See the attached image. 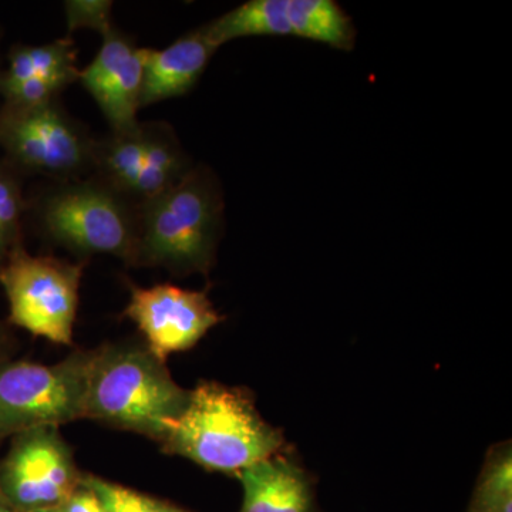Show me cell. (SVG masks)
Here are the masks:
<instances>
[{"label":"cell","instance_id":"4","mask_svg":"<svg viewBox=\"0 0 512 512\" xmlns=\"http://www.w3.org/2000/svg\"><path fill=\"white\" fill-rule=\"evenodd\" d=\"M92 352L56 365H0V440L37 427H59L84 419L87 369Z\"/></svg>","mask_w":512,"mask_h":512},{"label":"cell","instance_id":"9","mask_svg":"<svg viewBox=\"0 0 512 512\" xmlns=\"http://www.w3.org/2000/svg\"><path fill=\"white\" fill-rule=\"evenodd\" d=\"M82 481L56 427L15 434L0 460V490L19 512L56 507L72 497Z\"/></svg>","mask_w":512,"mask_h":512},{"label":"cell","instance_id":"7","mask_svg":"<svg viewBox=\"0 0 512 512\" xmlns=\"http://www.w3.org/2000/svg\"><path fill=\"white\" fill-rule=\"evenodd\" d=\"M94 141L56 100L0 109V147L16 171L73 177L93 165Z\"/></svg>","mask_w":512,"mask_h":512},{"label":"cell","instance_id":"17","mask_svg":"<svg viewBox=\"0 0 512 512\" xmlns=\"http://www.w3.org/2000/svg\"><path fill=\"white\" fill-rule=\"evenodd\" d=\"M468 512H512L510 447L495 451L485 464Z\"/></svg>","mask_w":512,"mask_h":512},{"label":"cell","instance_id":"20","mask_svg":"<svg viewBox=\"0 0 512 512\" xmlns=\"http://www.w3.org/2000/svg\"><path fill=\"white\" fill-rule=\"evenodd\" d=\"M111 9L113 2L110 0H67L64 2V12L69 33L79 29H92L101 36L109 35L114 29Z\"/></svg>","mask_w":512,"mask_h":512},{"label":"cell","instance_id":"24","mask_svg":"<svg viewBox=\"0 0 512 512\" xmlns=\"http://www.w3.org/2000/svg\"><path fill=\"white\" fill-rule=\"evenodd\" d=\"M23 512H60V511L57 510V507H52V508H42V510H32V511H23Z\"/></svg>","mask_w":512,"mask_h":512},{"label":"cell","instance_id":"18","mask_svg":"<svg viewBox=\"0 0 512 512\" xmlns=\"http://www.w3.org/2000/svg\"><path fill=\"white\" fill-rule=\"evenodd\" d=\"M25 212L19 173L0 161V265L16 248L22 247V218Z\"/></svg>","mask_w":512,"mask_h":512},{"label":"cell","instance_id":"12","mask_svg":"<svg viewBox=\"0 0 512 512\" xmlns=\"http://www.w3.org/2000/svg\"><path fill=\"white\" fill-rule=\"evenodd\" d=\"M218 49L202 28L192 30L163 50L148 49L140 109L190 93Z\"/></svg>","mask_w":512,"mask_h":512},{"label":"cell","instance_id":"15","mask_svg":"<svg viewBox=\"0 0 512 512\" xmlns=\"http://www.w3.org/2000/svg\"><path fill=\"white\" fill-rule=\"evenodd\" d=\"M77 49L70 37L42 46L12 47L8 66L0 70V92L29 79H79L76 67Z\"/></svg>","mask_w":512,"mask_h":512},{"label":"cell","instance_id":"23","mask_svg":"<svg viewBox=\"0 0 512 512\" xmlns=\"http://www.w3.org/2000/svg\"><path fill=\"white\" fill-rule=\"evenodd\" d=\"M0 512H18L15 508L12 507V504L6 500L5 495H3L2 490H0Z\"/></svg>","mask_w":512,"mask_h":512},{"label":"cell","instance_id":"5","mask_svg":"<svg viewBox=\"0 0 512 512\" xmlns=\"http://www.w3.org/2000/svg\"><path fill=\"white\" fill-rule=\"evenodd\" d=\"M82 268L16 248L0 265V285L8 298L10 322L50 342L70 345Z\"/></svg>","mask_w":512,"mask_h":512},{"label":"cell","instance_id":"14","mask_svg":"<svg viewBox=\"0 0 512 512\" xmlns=\"http://www.w3.org/2000/svg\"><path fill=\"white\" fill-rule=\"evenodd\" d=\"M147 133L143 167L128 195V200L133 198L140 205L173 187L192 168L173 128L168 124L148 123Z\"/></svg>","mask_w":512,"mask_h":512},{"label":"cell","instance_id":"13","mask_svg":"<svg viewBox=\"0 0 512 512\" xmlns=\"http://www.w3.org/2000/svg\"><path fill=\"white\" fill-rule=\"evenodd\" d=\"M238 477L244 488L241 512H315L311 483L288 458L276 454Z\"/></svg>","mask_w":512,"mask_h":512},{"label":"cell","instance_id":"16","mask_svg":"<svg viewBox=\"0 0 512 512\" xmlns=\"http://www.w3.org/2000/svg\"><path fill=\"white\" fill-rule=\"evenodd\" d=\"M147 140V124L140 123L133 130L94 143L93 165L100 171L103 183L127 200L143 167Z\"/></svg>","mask_w":512,"mask_h":512},{"label":"cell","instance_id":"10","mask_svg":"<svg viewBox=\"0 0 512 512\" xmlns=\"http://www.w3.org/2000/svg\"><path fill=\"white\" fill-rule=\"evenodd\" d=\"M124 315L136 323L147 349L161 362L197 345L222 319L207 293L168 284L131 289Z\"/></svg>","mask_w":512,"mask_h":512},{"label":"cell","instance_id":"21","mask_svg":"<svg viewBox=\"0 0 512 512\" xmlns=\"http://www.w3.org/2000/svg\"><path fill=\"white\" fill-rule=\"evenodd\" d=\"M69 84L72 83L64 79H29L2 90L0 96L6 106H37L56 100Z\"/></svg>","mask_w":512,"mask_h":512},{"label":"cell","instance_id":"1","mask_svg":"<svg viewBox=\"0 0 512 512\" xmlns=\"http://www.w3.org/2000/svg\"><path fill=\"white\" fill-rule=\"evenodd\" d=\"M224 224V197L210 168L192 167L163 194L140 205L133 264L174 274L210 271Z\"/></svg>","mask_w":512,"mask_h":512},{"label":"cell","instance_id":"19","mask_svg":"<svg viewBox=\"0 0 512 512\" xmlns=\"http://www.w3.org/2000/svg\"><path fill=\"white\" fill-rule=\"evenodd\" d=\"M83 484L99 497L106 512H188L183 508L138 493L99 477H83Z\"/></svg>","mask_w":512,"mask_h":512},{"label":"cell","instance_id":"3","mask_svg":"<svg viewBox=\"0 0 512 512\" xmlns=\"http://www.w3.org/2000/svg\"><path fill=\"white\" fill-rule=\"evenodd\" d=\"M282 446L281 431L262 419L245 390L214 382L191 390L183 414L164 440L170 453L228 474L276 456Z\"/></svg>","mask_w":512,"mask_h":512},{"label":"cell","instance_id":"11","mask_svg":"<svg viewBox=\"0 0 512 512\" xmlns=\"http://www.w3.org/2000/svg\"><path fill=\"white\" fill-rule=\"evenodd\" d=\"M148 49L137 47L119 30L103 36V45L92 63L79 73L87 90L113 134L126 133L138 126L141 86Z\"/></svg>","mask_w":512,"mask_h":512},{"label":"cell","instance_id":"22","mask_svg":"<svg viewBox=\"0 0 512 512\" xmlns=\"http://www.w3.org/2000/svg\"><path fill=\"white\" fill-rule=\"evenodd\" d=\"M10 353H12V339H10L8 329L0 322V365L9 362Z\"/></svg>","mask_w":512,"mask_h":512},{"label":"cell","instance_id":"6","mask_svg":"<svg viewBox=\"0 0 512 512\" xmlns=\"http://www.w3.org/2000/svg\"><path fill=\"white\" fill-rule=\"evenodd\" d=\"M40 221L50 238L82 254H110L133 264L137 212L109 185L77 183L43 201Z\"/></svg>","mask_w":512,"mask_h":512},{"label":"cell","instance_id":"2","mask_svg":"<svg viewBox=\"0 0 512 512\" xmlns=\"http://www.w3.org/2000/svg\"><path fill=\"white\" fill-rule=\"evenodd\" d=\"M190 392L174 382L164 362L140 346L94 350L87 369L84 419L167 439Z\"/></svg>","mask_w":512,"mask_h":512},{"label":"cell","instance_id":"8","mask_svg":"<svg viewBox=\"0 0 512 512\" xmlns=\"http://www.w3.org/2000/svg\"><path fill=\"white\" fill-rule=\"evenodd\" d=\"M205 35L221 47L249 36H293L350 52L356 28L333 0H249L207 25Z\"/></svg>","mask_w":512,"mask_h":512}]
</instances>
